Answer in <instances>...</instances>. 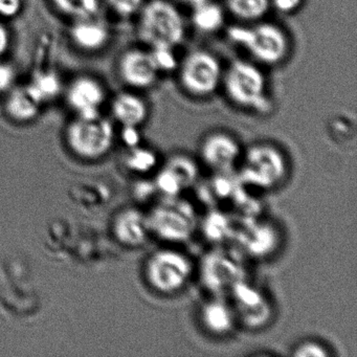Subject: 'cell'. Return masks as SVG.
Returning <instances> with one entry per match:
<instances>
[{
	"mask_svg": "<svg viewBox=\"0 0 357 357\" xmlns=\"http://www.w3.org/2000/svg\"><path fill=\"white\" fill-rule=\"evenodd\" d=\"M192 22L196 30L206 34L217 32L225 22V14L217 3L208 0L193 7Z\"/></svg>",
	"mask_w": 357,
	"mask_h": 357,
	"instance_id": "cell-22",
	"label": "cell"
},
{
	"mask_svg": "<svg viewBox=\"0 0 357 357\" xmlns=\"http://www.w3.org/2000/svg\"><path fill=\"white\" fill-rule=\"evenodd\" d=\"M114 229L119 241L130 248L144 245L152 235L148 214L137 208H127L120 213Z\"/></svg>",
	"mask_w": 357,
	"mask_h": 357,
	"instance_id": "cell-17",
	"label": "cell"
},
{
	"mask_svg": "<svg viewBox=\"0 0 357 357\" xmlns=\"http://www.w3.org/2000/svg\"><path fill=\"white\" fill-rule=\"evenodd\" d=\"M176 1L185 3L187 6H191V7H195V6L199 5V3H204L206 0H176Z\"/></svg>",
	"mask_w": 357,
	"mask_h": 357,
	"instance_id": "cell-35",
	"label": "cell"
},
{
	"mask_svg": "<svg viewBox=\"0 0 357 357\" xmlns=\"http://www.w3.org/2000/svg\"><path fill=\"white\" fill-rule=\"evenodd\" d=\"M193 261L183 250L162 248L154 250L145 263L146 282L160 296H173L183 291L194 275Z\"/></svg>",
	"mask_w": 357,
	"mask_h": 357,
	"instance_id": "cell-2",
	"label": "cell"
},
{
	"mask_svg": "<svg viewBox=\"0 0 357 357\" xmlns=\"http://www.w3.org/2000/svg\"><path fill=\"white\" fill-rule=\"evenodd\" d=\"M66 135L73 151L82 158H97L112 148L114 131L112 123L98 114L78 116L68 126Z\"/></svg>",
	"mask_w": 357,
	"mask_h": 357,
	"instance_id": "cell-8",
	"label": "cell"
},
{
	"mask_svg": "<svg viewBox=\"0 0 357 357\" xmlns=\"http://www.w3.org/2000/svg\"><path fill=\"white\" fill-rule=\"evenodd\" d=\"M10 47V33L6 26L0 22V59L3 57Z\"/></svg>",
	"mask_w": 357,
	"mask_h": 357,
	"instance_id": "cell-34",
	"label": "cell"
},
{
	"mask_svg": "<svg viewBox=\"0 0 357 357\" xmlns=\"http://www.w3.org/2000/svg\"><path fill=\"white\" fill-rule=\"evenodd\" d=\"M43 101L30 84L12 89L6 103V110L13 120L29 122L39 114Z\"/></svg>",
	"mask_w": 357,
	"mask_h": 357,
	"instance_id": "cell-18",
	"label": "cell"
},
{
	"mask_svg": "<svg viewBox=\"0 0 357 357\" xmlns=\"http://www.w3.org/2000/svg\"><path fill=\"white\" fill-rule=\"evenodd\" d=\"M156 68L160 73H169L174 70L178 66L176 56L174 54V49L169 47H154L150 51Z\"/></svg>",
	"mask_w": 357,
	"mask_h": 357,
	"instance_id": "cell-28",
	"label": "cell"
},
{
	"mask_svg": "<svg viewBox=\"0 0 357 357\" xmlns=\"http://www.w3.org/2000/svg\"><path fill=\"white\" fill-rule=\"evenodd\" d=\"M103 85L91 77H80L70 85L66 99L79 116H96L105 100Z\"/></svg>",
	"mask_w": 357,
	"mask_h": 357,
	"instance_id": "cell-15",
	"label": "cell"
},
{
	"mask_svg": "<svg viewBox=\"0 0 357 357\" xmlns=\"http://www.w3.org/2000/svg\"><path fill=\"white\" fill-rule=\"evenodd\" d=\"M139 12V38L151 49H175L183 41L185 22L172 3L166 0H150Z\"/></svg>",
	"mask_w": 357,
	"mask_h": 357,
	"instance_id": "cell-3",
	"label": "cell"
},
{
	"mask_svg": "<svg viewBox=\"0 0 357 357\" xmlns=\"http://www.w3.org/2000/svg\"><path fill=\"white\" fill-rule=\"evenodd\" d=\"M121 78L129 86L148 89L158 80V72L151 53L143 50H129L119 61Z\"/></svg>",
	"mask_w": 357,
	"mask_h": 357,
	"instance_id": "cell-14",
	"label": "cell"
},
{
	"mask_svg": "<svg viewBox=\"0 0 357 357\" xmlns=\"http://www.w3.org/2000/svg\"><path fill=\"white\" fill-rule=\"evenodd\" d=\"M137 128L139 127L124 126L123 129L122 139L129 148L137 147L141 143V135Z\"/></svg>",
	"mask_w": 357,
	"mask_h": 357,
	"instance_id": "cell-33",
	"label": "cell"
},
{
	"mask_svg": "<svg viewBox=\"0 0 357 357\" xmlns=\"http://www.w3.org/2000/svg\"><path fill=\"white\" fill-rule=\"evenodd\" d=\"M112 114L123 126L139 127L148 118V107L143 99L130 93L116 96L112 102Z\"/></svg>",
	"mask_w": 357,
	"mask_h": 357,
	"instance_id": "cell-20",
	"label": "cell"
},
{
	"mask_svg": "<svg viewBox=\"0 0 357 357\" xmlns=\"http://www.w3.org/2000/svg\"><path fill=\"white\" fill-rule=\"evenodd\" d=\"M54 7L74 20L93 18L99 12V0H51Z\"/></svg>",
	"mask_w": 357,
	"mask_h": 357,
	"instance_id": "cell-25",
	"label": "cell"
},
{
	"mask_svg": "<svg viewBox=\"0 0 357 357\" xmlns=\"http://www.w3.org/2000/svg\"><path fill=\"white\" fill-rule=\"evenodd\" d=\"M234 239L237 242L239 252L250 258L266 259L279 250L282 234L279 227L269 221L245 218L236 227Z\"/></svg>",
	"mask_w": 357,
	"mask_h": 357,
	"instance_id": "cell-11",
	"label": "cell"
},
{
	"mask_svg": "<svg viewBox=\"0 0 357 357\" xmlns=\"http://www.w3.org/2000/svg\"><path fill=\"white\" fill-rule=\"evenodd\" d=\"M221 79L220 62L208 52H192L181 63L179 80L190 95L198 98L212 95L218 89Z\"/></svg>",
	"mask_w": 357,
	"mask_h": 357,
	"instance_id": "cell-10",
	"label": "cell"
},
{
	"mask_svg": "<svg viewBox=\"0 0 357 357\" xmlns=\"http://www.w3.org/2000/svg\"><path fill=\"white\" fill-rule=\"evenodd\" d=\"M236 227L231 217L219 211L208 213L202 222V233L206 239L214 244H221L227 240L234 239Z\"/></svg>",
	"mask_w": 357,
	"mask_h": 357,
	"instance_id": "cell-21",
	"label": "cell"
},
{
	"mask_svg": "<svg viewBox=\"0 0 357 357\" xmlns=\"http://www.w3.org/2000/svg\"><path fill=\"white\" fill-rule=\"evenodd\" d=\"M15 73L8 64L0 63V93L8 91L13 85Z\"/></svg>",
	"mask_w": 357,
	"mask_h": 357,
	"instance_id": "cell-31",
	"label": "cell"
},
{
	"mask_svg": "<svg viewBox=\"0 0 357 357\" xmlns=\"http://www.w3.org/2000/svg\"><path fill=\"white\" fill-rule=\"evenodd\" d=\"M225 93L235 105L258 114L271 112L266 79L260 68L243 60L231 62L223 76Z\"/></svg>",
	"mask_w": 357,
	"mask_h": 357,
	"instance_id": "cell-5",
	"label": "cell"
},
{
	"mask_svg": "<svg viewBox=\"0 0 357 357\" xmlns=\"http://www.w3.org/2000/svg\"><path fill=\"white\" fill-rule=\"evenodd\" d=\"M242 153L238 139L225 132L211 133L199 148L200 160L214 173L231 172L239 165Z\"/></svg>",
	"mask_w": 357,
	"mask_h": 357,
	"instance_id": "cell-12",
	"label": "cell"
},
{
	"mask_svg": "<svg viewBox=\"0 0 357 357\" xmlns=\"http://www.w3.org/2000/svg\"><path fill=\"white\" fill-rule=\"evenodd\" d=\"M227 6L238 20L256 22L266 15L271 0H227Z\"/></svg>",
	"mask_w": 357,
	"mask_h": 357,
	"instance_id": "cell-23",
	"label": "cell"
},
{
	"mask_svg": "<svg viewBox=\"0 0 357 357\" xmlns=\"http://www.w3.org/2000/svg\"><path fill=\"white\" fill-rule=\"evenodd\" d=\"M238 323L250 330L266 327L273 319V305L264 290L248 279L229 292Z\"/></svg>",
	"mask_w": 357,
	"mask_h": 357,
	"instance_id": "cell-9",
	"label": "cell"
},
{
	"mask_svg": "<svg viewBox=\"0 0 357 357\" xmlns=\"http://www.w3.org/2000/svg\"><path fill=\"white\" fill-rule=\"evenodd\" d=\"M331 351L323 342L315 340H306L296 344L292 350V356L296 357H328Z\"/></svg>",
	"mask_w": 357,
	"mask_h": 357,
	"instance_id": "cell-27",
	"label": "cell"
},
{
	"mask_svg": "<svg viewBox=\"0 0 357 357\" xmlns=\"http://www.w3.org/2000/svg\"><path fill=\"white\" fill-rule=\"evenodd\" d=\"M128 154L126 155L127 168L137 174H150L158 168V153L150 148L142 147L141 145L137 147L129 148Z\"/></svg>",
	"mask_w": 357,
	"mask_h": 357,
	"instance_id": "cell-24",
	"label": "cell"
},
{
	"mask_svg": "<svg viewBox=\"0 0 357 357\" xmlns=\"http://www.w3.org/2000/svg\"><path fill=\"white\" fill-rule=\"evenodd\" d=\"M202 285L214 296H222L241 281L248 279L241 252L216 248L206 254L199 267Z\"/></svg>",
	"mask_w": 357,
	"mask_h": 357,
	"instance_id": "cell-7",
	"label": "cell"
},
{
	"mask_svg": "<svg viewBox=\"0 0 357 357\" xmlns=\"http://www.w3.org/2000/svg\"><path fill=\"white\" fill-rule=\"evenodd\" d=\"M227 34L234 43L243 47L257 61L266 66L281 63L289 52L287 36L275 24L231 26Z\"/></svg>",
	"mask_w": 357,
	"mask_h": 357,
	"instance_id": "cell-6",
	"label": "cell"
},
{
	"mask_svg": "<svg viewBox=\"0 0 357 357\" xmlns=\"http://www.w3.org/2000/svg\"><path fill=\"white\" fill-rule=\"evenodd\" d=\"M43 103L53 100L61 91V82L53 72H41L36 74L32 82L29 83Z\"/></svg>",
	"mask_w": 357,
	"mask_h": 357,
	"instance_id": "cell-26",
	"label": "cell"
},
{
	"mask_svg": "<svg viewBox=\"0 0 357 357\" xmlns=\"http://www.w3.org/2000/svg\"><path fill=\"white\" fill-rule=\"evenodd\" d=\"M114 13L121 17H130L139 12L144 6V0H106Z\"/></svg>",
	"mask_w": 357,
	"mask_h": 357,
	"instance_id": "cell-29",
	"label": "cell"
},
{
	"mask_svg": "<svg viewBox=\"0 0 357 357\" xmlns=\"http://www.w3.org/2000/svg\"><path fill=\"white\" fill-rule=\"evenodd\" d=\"M238 178L248 189L271 191L281 187L290 173L289 160L283 150L268 143L250 146L242 153Z\"/></svg>",
	"mask_w": 357,
	"mask_h": 357,
	"instance_id": "cell-1",
	"label": "cell"
},
{
	"mask_svg": "<svg viewBox=\"0 0 357 357\" xmlns=\"http://www.w3.org/2000/svg\"><path fill=\"white\" fill-rule=\"evenodd\" d=\"M22 10V0H0V17H16Z\"/></svg>",
	"mask_w": 357,
	"mask_h": 357,
	"instance_id": "cell-30",
	"label": "cell"
},
{
	"mask_svg": "<svg viewBox=\"0 0 357 357\" xmlns=\"http://www.w3.org/2000/svg\"><path fill=\"white\" fill-rule=\"evenodd\" d=\"M303 0H271L275 10L283 14H291L298 10Z\"/></svg>",
	"mask_w": 357,
	"mask_h": 357,
	"instance_id": "cell-32",
	"label": "cell"
},
{
	"mask_svg": "<svg viewBox=\"0 0 357 357\" xmlns=\"http://www.w3.org/2000/svg\"><path fill=\"white\" fill-rule=\"evenodd\" d=\"M152 235L169 243L189 241L198 229L196 208L179 197L162 198L148 214Z\"/></svg>",
	"mask_w": 357,
	"mask_h": 357,
	"instance_id": "cell-4",
	"label": "cell"
},
{
	"mask_svg": "<svg viewBox=\"0 0 357 357\" xmlns=\"http://www.w3.org/2000/svg\"><path fill=\"white\" fill-rule=\"evenodd\" d=\"M198 167L185 155H174L156 173V189L162 198L179 197L198 181Z\"/></svg>",
	"mask_w": 357,
	"mask_h": 357,
	"instance_id": "cell-13",
	"label": "cell"
},
{
	"mask_svg": "<svg viewBox=\"0 0 357 357\" xmlns=\"http://www.w3.org/2000/svg\"><path fill=\"white\" fill-rule=\"evenodd\" d=\"M199 321L204 331L215 337L229 335L238 324L231 303L220 296H214L200 306Z\"/></svg>",
	"mask_w": 357,
	"mask_h": 357,
	"instance_id": "cell-16",
	"label": "cell"
},
{
	"mask_svg": "<svg viewBox=\"0 0 357 357\" xmlns=\"http://www.w3.org/2000/svg\"><path fill=\"white\" fill-rule=\"evenodd\" d=\"M73 43L87 52L100 51L109 40V31L105 24L93 18L76 20L70 29Z\"/></svg>",
	"mask_w": 357,
	"mask_h": 357,
	"instance_id": "cell-19",
	"label": "cell"
}]
</instances>
